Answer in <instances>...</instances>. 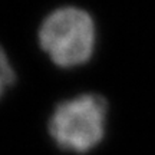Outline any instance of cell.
Here are the masks:
<instances>
[{
  "mask_svg": "<svg viewBox=\"0 0 155 155\" xmlns=\"http://www.w3.org/2000/svg\"><path fill=\"white\" fill-rule=\"evenodd\" d=\"M39 45L56 66L71 69L85 65L96 45V28L92 16L75 6L50 12L39 28Z\"/></svg>",
  "mask_w": 155,
  "mask_h": 155,
  "instance_id": "1",
  "label": "cell"
},
{
  "mask_svg": "<svg viewBox=\"0 0 155 155\" xmlns=\"http://www.w3.org/2000/svg\"><path fill=\"white\" fill-rule=\"evenodd\" d=\"M108 105L98 94H81L58 104L48 122V131L58 148L86 154L105 137Z\"/></svg>",
  "mask_w": 155,
  "mask_h": 155,
  "instance_id": "2",
  "label": "cell"
},
{
  "mask_svg": "<svg viewBox=\"0 0 155 155\" xmlns=\"http://www.w3.org/2000/svg\"><path fill=\"white\" fill-rule=\"evenodd\" d=\"M16 82V73L12 66L10 61L7 58V53L0 45V99L5 96L7 89L13 86Z\"/></svg>",
  "mask_w": 155,
  "mask_h": 155,
  "instance_id": "3",
  "label": "cell"
}]
</instances>
